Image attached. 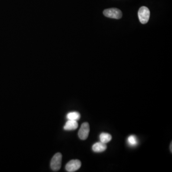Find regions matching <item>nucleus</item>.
<instances>
[{"label":"nucleus","instance_id":"f257e3e1","mask_svg":"<svg viewBox=\"0 0 172 172\" xmlns=\"http://www.w3.org/2000/svg\"><path fill=\"white\" fill-rule=\"evenodd\" d=\"M62 159V155L61 153L58 152L54 155L50 163V166L53 171H57L60 170L61 167Z\"/></svg>","mask_w":172,"mask_h":172},{"label":"nucleus","instance_id":"f03ea898","mask_svg":"<svg viewBox=\"0 0 172 172\" xmlns=\"http://www.w3.org/2000/svg\"><path fill=\"white\" fill-rule=\"evenodd\" d=\"M103 14L107 17L116 19H121L122 15L121 11L115 8L106 9L104 11Z\"/></svg>","mask_w":172,"mask_h":172},{"label":"nucleus","instance_id":"7ed1b4c3","mask_svg":"<svg viewBox=\"0 0 172 172\" xmlns=\"http://www.w3.org/2000/svg\"><path fill=\"white\" fill-rule=\"evenodd\" d=\"M150 15V10L146 7H142L139 10V19L142 24H146L149 20Z\"/></svg>","mask_w":172,"mask_h":172},{"label":"nucleus","instance_id":"20e7f679","mask_svg":"<svg viewBox=\"0 0 172 172\" xmlns=\"http://www.w3.org/2000/svg\"><path fill=\"white\" fill-rule=\"evenodd\" d=\"M90 131V125L87 122H84L82 124L78 133L79 138L81 140H86L89 136Z\"/></svg>","mask_w":172,"mask_h":172},{"label":"nucleus","instance_id":"39448f33","mask_svg":"<svg viewBox=\"0 0 172 172\" xmlns=\"http://www.w3.org/2000/svg\"><path fill=\"white\" fill-rule=\"evenodd\" d=\"M81 163L79 160H72L67 163L66 165V169L67 172H74L80 168Z\"/></svg>","mask_w":172,"mask_h":172},{"label":"nucleus","instance_id":"423d86ee","mask_svg":"<svg viewBox=\"0 0 172 172\" xmlns=\"http://www.w3.org/2000/svg\"><path fill=\"white\" fill-rule=\"evenodd\" d=\"M79 124L77 121L68 120L64 126V129L66 131H73L78 127Z\"/></svg>","mask_w":172,"mask_h":172},{"label":"nucleus","instance_id":"0eeeda50","mask_svg":"<svg viewBox=\"0 0 172 172\" xmlns=\"http://www.w3.org/2000/svg\"><path fill=\"white\" fill-rule=\"evenodd\" d=\"M93 151L94 152H101L105 151L107 149V145L106 143H103V142H96L93 145Z\"/></svg>","mask_w":172,"mask_h":172},{"label":"nucleus","instance_id":"6e6552de","mask_svg":"<svg viewBox=\"0 0 172 172\" xmlns=\"http://www.w3.org/2000/svg\"><path fill=\"white\" fill-rule=\"evenodd\" d=\"M100 141L103 143H107L110 142L112 139V136L110 134L102 132L100 135Z\"/></svg>","mask_w":172,"mask_h":172},{"label":"nucleus","instance_id":"1a4fd4ad","mask_svg":"<svg viewBox=\"0 0 172 172\" xmlns=\"http://www.w3.org/2000/svg\"><path fill=\"white\" fill-rule=\"evenodd\" d=\"M80 118V115L79 113L76 111L69 112V113L66 115V118L68 120H73L77 121L79 120Z\"/></svg>","mask_w":172,"mask_h":172},{"label":"nucleus","instance_id":"9d476101","mask_svg":"<svg viewBox=\"0 0 172 172\" xmlns=\"http://www.w3.org/2000/svg\"><path fill=\"white\" fill-rule=\"evenodd\" d=\"M128 142L131 146H136L138 143L137 138L134 135H131L128 138Z\"/></svg>","mask_w":172,"mask_h":172},{"label":"nucleus","instance_id":"9b49d317","mask_svg":"<svg viewBox=\"0 0 172 172\" xmlns=\"http://www.w3.org/2000/svg\"><path fill=\"white\" fill-rule=\"evenodd\" d=\"M170 150H171V152H172V142H171V145H170Z\"/></svg>","mask_w":172,"mask_h":172}]
</instances>
